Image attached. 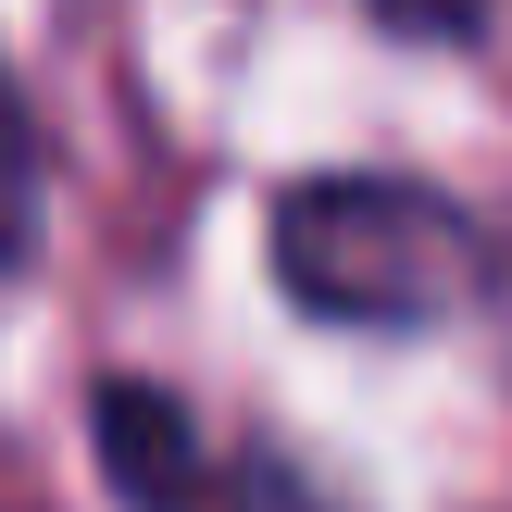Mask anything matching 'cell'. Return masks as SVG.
I'll return each instance as SVG.
<instances>
[{"label":"cell","instance_id":"5","mask_svg":"<svg viewBox=\"0 0 512 512\" xmlns=\"http://www.w3.org/2000/svg\"><path fill=\"white\" fill-rule=\"evenodd\" d=\"M375 25H400V38H425V50H463L475 25H488V0H375Z\"/></svg>","mask_w":512,"mask_h":512},{"label":"cell","instance_id":"4","mask_svg":"<svg viewBox=\"0 0 512 512\" xmlns=\"http://www.w3.org/2000/svg\"><path fill=\"white\" fill-rule=\"evenodd\" d=\"M225 512H338V500L313 488V463H288V450H250L238 488H225Z\"/></svg>","mask_w":512,"mask_h":512},{"label":"cell","instance_id":"2","mask_svg":"<svg viewBox=\"0 0 512 512\" xmlns=\"http://www.w3.org/2000/svg\"><path fill=\"white\" fill-rule=\"evenodd\" d=\"M88 438H100V488H113L125 512H200V425L175 413V388L100 375Z\"/></svg>","mask_w":512,"mask_h":512},{"label":"cell","instance_id":"1","mask_svg":"<svg viewBox=\"0 0 512 512\" xmlns=\"http://www.w3.org/2000/svg\"><path fill=\"white\" fill-rule=\"evenodd\" d=\"M263 250H275V288L313 325H375V338L450 325L488 275L475 225L413 175H300V188H275Z\"/></svg>","mask_w":512,"mask_h":512},{"label":"cell","instance_id":"3","mask_svg":"<svg viewBox=\"0 0 512 512\" xmlns=\"http://www.w3.org/2000/svg\"><path fill=\"white\" fill-rule=\"evenodd\" d=\"M38 225H50V150H38V113H25L13 63H0V275L38 263Z\"/></svg>","mask_w":512,"mask_h":512}]
</instances>
